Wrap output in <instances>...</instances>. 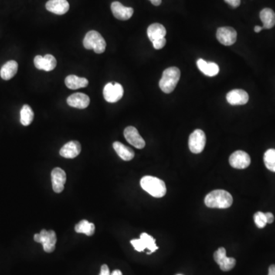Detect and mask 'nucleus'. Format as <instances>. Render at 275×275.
<instances>
[{"label": "nucleus", "instance_id": "f257e3e1", "mask_svg": "<svg viewBox=\"0 0 275 275\" xmlns=\"http://www.w3.org/2000/svg\"><path fill=\"white\" fill-rule=\"evenodd\" d=\"M204 202L206 206L209 208L226 209L232 206L233 198L227 191L224 190H215L206 195Z\"/></svg>", "mask_w": 275, "mask_h": 275}, {"label": "nucleus", "instance_id": "f03ea898", "mask_svg": "<svg viewBox=\"0 0 275 275\" xmlns=\"http://www.w3.org/2000/svg\"><path fill=\"white\" fill-rule=\"evenodd\" d=\"M140 184L142 189L154 198H163L167 193L165 183L159 178L152 176H144L141 178Z\"/></svg>", "mask_w": 275, "mask_h": 275}, {"label": "nucleus", "instance_id": "7ed1b4c3", "mask_svg": "<svg viewBox=\"0 0 275 275\" xmlns=\"http://www.w3.org/2000/svg\"><path fill=\"white\" fill-rule=\"evenodd\" d=\"M181 77V71L176 67L167 68L163 72L159 86L164 93H171L174 91Z\"/></svg>", "mask_w": 275, "mask_h": 275}, {"label": "nucleus", "instance_id": "20e7f679", "mask_svg": "<svg viewBox=\"0 0 275 275\" xmlns=\"http://www.w3.org/2000/svg\"><path fill=\"white\" fill-rule=\"evenodd\" d=\"M83 46L88 50L93 49L96 54H102L106 50V43L99 32L90 31L87 32L83 39Z\"/></svg>", "mask_w": 275, "mask_h": 275}, {"label": "nucleus", "instance_id": "39448f33", "mask_svg": "<svg viewBox=\"0 0 275 275\" xmlns=\"http://www.w3.org/2000/svg\"><path fill=\"white\" fill-rule=\"evenodd\" d=\"M34 240L38 243L42 244L45 252L52 253L55 251L57 242V235L55 231H47L45 229L41 231L40 233L34 235Z\"/></svg>", "mask_w": 275, "mask_h": 275}, {"label": "nucleus", "instance_id": "423d86ee", "mask_svg": "<svg viewBox=\"0 0 275 275\" xmlns=\"http://www.w3.org/2000/svg\"><path fill=\"white\" fill-rule=\"evenodd\" d=\"M123 93V86L119 83H108L103 89V96L108 103H114L121 100Z\"/></svg>", "mask_w": 275, "mask_h": 275}, {"label": "nucleus", "instance_id": "0eeeda50", "mask_svg": "<svg viewBox=\"0 0 275 275\" xmlns=\"http://www.w3.org/2000/svg\"><path fill=\"white\" fill-rule=\"evenodd\" d=\"M206 135L201 130H196L189 137V148L194 154H200L205 148Z\"/></svg>", "mask_w": 275, "mask_h": 275}, {"label": "nucleus", "instance_id": "6e6552de", "mask_svg": "<svg viewBox=\"0 0 275 275\" xmlns=\"http://www.w3.org/2000/svg\"><path fill=\"white\" fill-rule=\"evenodd\" d=\"M213 258L222 272H229L235 267L236 264V260L234 258L226 256V250L222 247L215 251Z\"/></svg>", "mask_w": 275, "mask_h": 275}, {"label": "nucleus", "instance_id": "1a4fd4ad", "mask_svg": "<svg viewBox=\"0 0 275 275\" xmlns=\"http://www.w3.org/2000/svg\"><path fill=\"white\" fill-rule=\"evenodd\" d=\"M216 38L222 45L230 46L237 40V32L231 27H221L217 29Z\"/></svg>", "mask_w": 275, "mask_h": 275}, {"label": "nucleus", "instance_id": "9d476101", "mask_svg": "<svg viewBox=\"0 0 275 275\" xmlns=\"http://www.w3.org/2000/svg\"><path fill=\"white\" fill-rule=\"evenodd\" d=\"M229 164L236 169H245L250 165V156L243 151H235L229 157Z\"/></svg>", "mask_w": 275, "mask_h": 275}, {"label": "nucleus", "instance_id": "9b49d317", "mask_svg": "<svg viewBox=\"0 0 275 275\" xmlns=\"http://www.w3.org/2000/svg\"><path fill=\"white\" fill-rule=\"evenodd\" d=\"M124 136L126 141L138 149H142L145 146V141L143 138L140 136L136 128L133 126H129L124 130Z\"/></svg>", "mask_w": 275, "mask_h": 275}, {"label": "nucleus", "instance_id": "f8f14e48", "mask_svg": "<svg viewBox=\"0 0 275 275\" xmlns=\"http://www.w3.org/2000/svg\"><path fill=\"white\" fill-rule=\"evenodd\" d=\"M34 64L38 70L52 71L56 68L57 61L52 55H46L45 57L38 55L35 58Z\"/></svg>", "mask_w": 275, "mask_h": 275}, {"label": "nucleus", "instance_id": "ddd939ff", "mask_svg": "<svg viewBox=\"0 0 275 275\" xmlns=\"http://www.w3.org/2000/svg\"><path fill=\"white\" fill-rule=\"evenodd\" d=\"M66 173L60 168H56L52 171V182L53 191L57 194H60L65 189L66 183Z\"/></svg>", "mask_w": 275, "mask_h": 275}, {"label": "nucleus", "instance_id": "4468645a", "mask_svg": "<svg viewBox=\"0 0 275 275\" xmlns=\"http://www.w3.org/2000/svg\"><path fill=\"white\" fill-rule=\"evenodd\" d=\"M111 9L115 18L120 20H128L134 13V9L133 8L124 6L120 2H113L111 5Z\"/></svg>", "mask_w": 275, "mask_h": 275}, {"label": "nucleus", "instance_id": "2eb2a0df", "mask_svg": "<svg viewBox=\"0 0 275 275\" xmlns=\"http://www.w3.org/2000/svg\"><path fill=\"white\" fill-rule=\"evenodd\" d=\"M228 103L232 106L245 105L249 102V96L247 92L243 90H231L226 95Z\"/></svg>", "mask_w": 275, "mask_h": 275}, {"label": "nucleus", "instance_id": "dca6fc26", "mask_svg": "<svg viewBox=\"0 0 275 275\" xmlns=\"http://www.w3.org/2000/svg\"><path fill=\"white\" fill-rule=\"evenodd\" d=\"M68 104L72 107L83 110L90 105V97L82 93H73L68 98Z\"/></svg>", "mask_w": 275, "mask_h": 275}, {"label": "nucleus", "instance_id": "f3484780", "mask_svg": "<svg viewBox=\"0 0 275 275\" xmlns=\"http://www.w3.org/2000/svg\"><path fill=\"white\" fill-rule=\"evenodd\" d=\"M47 10L56 15H64L70 8V5L67 0H49L46 3Z\"/></svg>", "mask_w": 275, "mask_h": 275}, {"label": "nucleus", "instance_id": "a211bd4d", "mask_svg": "<svg viewBox=\"0 0 275 275\" xmlns=\"http://www.w3.org/2000/svg\"><path fill=\"white\" fill-rule=\"evenodd\" d=\"M81 145L77 141H71L65 144L60 151L61 156L65 158H74L80 154Z\"/></svg>", "mask_w": 275, "mask_h": 275}, {"label": "nucleus", "instance_id": "6ab92c4d", "mask_svg": "<svg viewBox=\"0 0 275 275\" xmlns=\"http://www.w3.org/2000/svg\"><path fill=\"white\" fill-rule=\"evenodd\" d=\"M148 38L151 42H155V41L160 40L162 38H165L167 31L164 28V25L159 23L151 24L148 28L147 30Z\"/></svg>", "mask_w": 275, "mask_h": 275}, {"label": "nucleus", "instance_id": "aec40b11", "mask_svg": "<svg viewBox=\"0 0 275 275\" xmlns=\"http://www.w3.org/2000/svg\"><path fill=\"white\" fill-rule=\"evenodd\" d=\"M199 70L206 76H214L219 73V68L217 64L213 62H206L203 59H199L197 62Z\"/></svg>", "mask_w": 275, "mask_h": 275}, {"label": "nucleus", "instance_id": "412c9836", "mask_svg": "<svg viewBox=\"0 0 275 275\" xmlns=\"http://www.w3.org/2000/svg\"><path fill=\"white\" fill-rule=\"evenodd\" d=\"M113 148L117 153L118 155L120 156V158L124 161H131L134 158L135 152L133 150L122 144L120 141H115L113 143Z\"/></svg>", "mask_w": 275, "mask_h": 275}, {"label": "nucleus", "instance_id": "4be33fe9", "mask_svg": "<svg viewBox=\"0 0 275 275\" xmlns=\"http://www.w3.org/2000/svg\"><path fill=\"white\" fill-rule=\"evenodd\" d=\"M17 71H18V63L15 61H9L1 68L0 76L3 80H10L16 74Z\"/></svg>", "mask_w": 275, "mask_h": 275}, {"label": "nucleus", "instance_id": "5701e85b", "mask_svg": "<svg viewBox=\"0 0 275 275\" xmlns=\"http://www.w3.org/2000/svg\"><path fill=\"white\" fill-rule=\"evenodd\" d=\"M65 84L70 90H77L80 88L86 87L89 81L84 77H79L76 75H70L65 79Z\"/></svg>", "mask_w": 275, "mask_h": 275}, {"label": "nucleus", "instance_id": "b1692460", "mask_svg": "<svg viewBox=\"0 0 275 275\" xmlns=\"http://www.w3.org/2000/svg\"><path fill=\"white\" fill-rule=\"evenodd\" d=\"M260 18L263 23V28L270 29L275 25V13L272 8H264L261 11Z\"/></svg>", "mask_w": 275, "mask_h": 275}, {"label": "nucleus", "instance_id": "393cba45", "mask_svg": "<svg viewBox=\"0 0 275 275\" xmlns=\"http://www.w3.org/2000/svg\"><path fill=\"white\" fill-rule=\"evenodd\" d=\"M75 231L77 233H83L88 236H92L95 232V225L83 219L75 225Z\"/></svg>", "mask_w": 275, "mask_h": 275}, {"label": "nucleus", "instance_id": "a878e982", "mask_svg": "<svg viewBox=\"0 0 275 275\" xmlns=\"http://www.w3.org/2000/svg\"><path fill=\"white\" fill-rule=\"evenodd\" d=\"M21 123L24 126H28L32 123L34 120V113L32 111V108L28 105H24L22 106V110L20 112Z\"/></svg>", "mask_w": 275, "mask_h": 275}, {"label": "nucleus", "instance_id": "bb28decb", "mask_svg": "<svg viewBox=\"0 0 275 275\" xmlns=\"http://www.w3.org/2000/svg\"><path fill=\"white\" fill-rule=\"evenodd\" d=\"M140 239L142 242L145 249H148L149 250V252H147L148 255H151L153 252H155L156 250H158V247L156 245L155 239L152 236H151V235L144 232V233L141 234Z\"/></svg>", "mask_w": 275, "mask_h": 275}, {"label": "nucleus", "instance_id": "cd10ccee", "mask_svg": "<svg viewBox=\"0 0 275 275\" xmlns=\"http://www.w3.org/2000/svg\"><path fill=\"white\" fill-rule=\"evenodd\" d=\"M265 165L269 171L275 172V149L271 148L265 151L264 154Z\"/></svg>", "mask_w": 275, "mask_h": 275}, {"label": "nucleus", "instance_id": "c85d7f7f", "mask_svg": "<svg viewBox=\"0 0 275 275\" xmlns=\"http://www.w3.org/2000/svg\"><path fill=\"white\" fill-rule=\"evenodd\" d=\"M254 221H255V225H257V227L259 229H263L265 227V225L268 224L265 212H256L254 215Z\"/></svg>", "mask_w": 275, "mask_h": 275}, {"label": "nucleus", "instance_id": "c756f323", "mask_svg": "<svg viewBox=\"0 0 275 275\" xmlns=\"http://www.w3.org/2000/svg\"><path fill=\"white\" fill-rule=\"evenodd\" d=\"M131 244L137 252H143V251L145 249V247H144L142 242H141V240L140 239H133V240L131 241Z\"/></svg>", "mask_w": 275, "mask_h": 275}, {"label": "nucleus", "instance_id": "7c9ffc66", "mask_svg": "<svg viewBox=\"0 0 275 275\" xmlns=\"http://www.w3.org/2000/svg\"><path fill=\"white\" fill-rule=\"evenodd\" d=\"M152 45L156 50H160V49L165 46L166 38H162V39H160V40L155 41V42H152Z\"/></svg>", "mask_w": 275, "mask_h": 275}, {"label": "nucleus", "instance_id": "2f4dec72", "mask_svg": "<svg viewBox=\"0 0 275 275\" xmlns=\"http://www.w3.org/2000/svg\"><path fill=\"white\" fill-rule=\"evenodd\" d=\"M225 2L229 4L232 8H237L240 5L241 0H225Z\"/></svg>", "mask_w": 275, "mask_h": 275}, {"label": "nucleus", "instance_id": "473e14b6", "mask_svg": "<svg viewBox=\"0 0 275 275\" xmlns=\"http://www.w3.org/2000/svg\"><path fill=\"white\" fill-rule=\"evenodd\" d=\"M110 269L106 265H102L101 271H100V275H110Z\"/></svg>", "mask_w": 275, "mask_h": 275}, {"label": "nucleus", "instance_id": "72a5a7b5", "mask_svg": "<svg viewBox=\"0 0 275 275\" xmlns=\"http://www.w3.org/2000/svg\"><path fill=\"white\" fill-rule=\"evenodd\" d=\"M265 216H266V219H267V223H272L275 220V216L272 212H265Z\"/></svg>", "mask_w": 275, "mask_h": 275}, {"label": "nucleus", "instance_id": "f704fd0d", "mask_svg": "<svg viewBox=\"0 0 275 275\" xmlns=\"http://www.w3.org/2000/svg\"><path fill=\"white\" fill-rule=\"evenodd\" d=\"M269 275H275V265H272L269 267Z\"/></svg>", "mask_w": 275, "mask_h": 275}, {"label": "nucleus", "instance_id": "c9c22d12", "mask_svg": "<svg viewBox=\"0 0 275 275\" xmlns=\"http://www.w3.org/2000/svg\"><path fill=\"white\" fill-rule=\"evenodd\" d=\"M149 1L155 6H158V5H160L161 4V0H149Z\"/></svg>", "mask_w": 275, "mask_h": 275}, {"label": "nucleus", "instance_id": "e433bc0d", "mask_svg": "<svg viewBox=\"0 0 275 275\" xmlns=\"http://www.w3.org/2000/svg\"><path fill=\"white\" fill-rule=\"evenodd\" d=\"M262 29H263V27L256 25V26L255 27V29H254V30H255V32H256V33H259V32H260Z\"/></svg>", "mask_w": 275, "mask_h": 275}, {"label": "nucleus", "instance_id": "4c0bfd02", "mask_svg": "<svg viewBox=\"0 0 275 275\" xmlns=\"http://www.w3.org/2000/svg\"><path fill=\"white\" fill-rule=\"evenodd\" d=\"M123 275L121 271L120 270H115L112 272L111 275Z\"/></svg>", "mask_w": 275, "mask_h": 275}, {"label": "nucleus", "instance_id": "58836bf2", "mask_svg": "<svg viewBox=\"0 0 275 275\" xmlns=\"http://www.w3.org/2000/svg\"></svg>", "mask_w": 275, "mask_h": 275}]
</instances>
